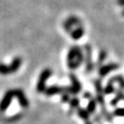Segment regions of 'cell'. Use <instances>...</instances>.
I'll use <instances>...</instances> for the list:
<instances>
[{
	"label": "cell",
	"mask_w": 124,
	"mask_h": 124,
	"mask_svg": "<svg viewBox=\"0 0 124 124\" xmlns=\"http://www.w3.org/2000/svg\"><path fill=\"white\" fill-rule=\"evenodd\" d=\"M93 85L95 87L96 91V101H97V104H99L101 108V115L103 116V118L105 119L107 122H113L114 116L112 113L108 112L107 110L106 104H105V98H104V93H103V88L102 85V80L100 78H97L93 81Z\"/></svg>",
	"instance_id": "6da1fadb"
},
{
	"label": "cell",
	"mask_w": 124,
	"mask_h": 124,
	"mask_svg": "<svg viewBox=\"0 0 124 124\" xmlns=\"http://www.w3.org/2000/svg\"><path fill=\"white\" fill-rule=\"evenodd\" d=\"M53 74V71L50 68H45L42 72L40 73L38 81L36 85V91L38 93H43L46 89V82L50 78Z\"/></svg>",
	"instance_id": "7a4b0ae2"
},
{
	"label": "cell",
	"mask_w": 124,
	"mask_h": 124,
	"mask_svg": "<svg viewBox=\"0 0 124 124\" xmlns=\"http://www.w3.org/2000/svg\"><path fill=\"white\" fill-rule=\"evenodd\" d=\"M85 49V72L90 73L94 70V63L92 60V48L90 44H85L84 46Z\"/></svg>",
	"instance_id": "3957f363"
},
{
	"label": "cell",
	"mask_w": 124,
	"mask_h": 124,
	"mask_svg": "<svg viewBox=\"0 0 124 124\" xmlns=\"http://www.w3.org/2000/svg\"><path fill=\"white\" fill-rule=\"evenodd\" d=\"M69 78L71 80L72 85L68 86V91L71 95H78L80 91H82V85L80 83V81L78 80V78H77V76L73 73L69 74Z\"/></svg>",
	"instance_id": "277c9868"
},
{
	"label": "cell",
	"mask_w": 124,
	"mask_h": 124,
	"mask_svg": "<svg viewBox=\"0 0 124 124\" xmlns=\"http://www.w3.org/2000/svg\"><path fill=\"white\" fill-rule=\"evenodd\" d=\"M76 47V56L73 62H72L70 65H68V67L71 70H76L79 67L83 62L85 61V54H84L83 49L79 46H75Z\"/></svg>",
	"instance_id": "5b68a950"
},
{
	"label": "cell",
	"mask_w": 124,
	"mask_h": 124,
	"mask_svg": "<svg viewBox=\"0 0 124 124\" xmlns=\"http://www.w3.org/2000/svg\"><path fill=\"white\" fill-rule=\"evenodd\" d=\"M13 94L14 97L17 99L18 103L23 108H27L29 106V101L26 97L25 93L23 92V91L22 89H14L13 90Z\"/></svg>",
	"instance_id": "8992f818"
},
{
	"label": "cell",
	"mask_w": 124,
	"mask_h": 124,
	"mask_svg": "<svg viewBox=\"0 0 124 124\" xmlns=\"http://www.w3.org/2000/svg\"><path fill=\"white\" fill-rule=\"evenodd\" d=\"M120 68V65L115 62H110L108 63L106 65H102L100 67L98 68V74L101 78L105 77L106 75H108L109 72L116 71Z\"/></svg>",
	"instance_id": "52a82bcc"
},
{
	"label": "cell",
	"mask_w": 124,
	"mask_h": 124,
	"mask_svg": "<svg viewBox=\"0 0 124 124\" xmlns=\"http://www.w3.org/2000/svg\"><path fill=\"white\" fill-rule=\"evenodd\" d=\"M13 97H14L13 90H9V91H7L4 93L2 100L0 101V112L1 113L5 112L6 109L10 107Z\"/></svg>",
	"instance_id": "ba28073f"
},
{
	"label": "cell",
	"mask_w": 124,
	"mask_h": 124,
	"mask_svg": "<svg viewBox=\"0 0 124 124\" xmlns=\"http://www.w3.org/2000/svg\"><path fill=\"white\" fill-rule=\"evenodd\" d=\"M63 88L64 86H60V85H50L48 87H46L44 91V94L46 97H52L54 95H57V94H60L63 91Z\"/></svg>",
	"instance_id": "9c48e42d"
},
{
	"label": "cell",
	"mask_w": 124,
	"mask_h": 124,
	"mask_svg": "<svg viewBox=\"0 0 124 124\" xmlns=\"http://www.w3.org/2000/svg\"><path fill=\"white\" fill-rule=\"evenodd\" d=\"M115 93H116V97H115L114 98L111 99L110 103H109V104L113 107H116V105L118 104V103L121 100H124V91L123 90L120 89V88H118L117 90L116 89Z\"/></svg>",
	"instance_id": "30bf717a"
},
{
	"label": "cell",
	"mask_w": 124,
	"mask_h": 124,
	"mask_svg": "<svg viewBox=\"0 0 124 124\" xmlns=\"http://www.w3.org/2000/svg\"><path fill=\"white\" fill-rule=\"evenodd\" d=\"M22 58L20 57H15V58L12 60L11 63L9 65V68H10V73H15L19 70L20 66H22Z\"/></svg>",
	"instance_id": "8fae6325"
},
{
	"label": "cell",
	"mask_w": 124,
	"mask_h": 124,
	"mask_svg": "<svg viewBox=\"0 0 124 124\" xmlns=\"http://www.w3.org/2000/svg\"><path fill=\"white\" fill-rule=\"evenodd\" d=\"M69 103V110H68V114L72 115L78 108H79L80 100L78 97H71V99H70L69 103Z\"/></svg>",
	"instance_id": "7c38bea8"
},
{
	"label": "cell",
	"mask_w": 124,
	"mask_h": 124,
	"mask_svg": "<svg viewBox=\"0 0 124 124\" xmlns=\"http://www.w3.org/2000/svg\"><path fill=\"white\" fill-rule=\"evenodd\" d=\"M108 83H117L119 85V88L124 91V76H122V74H118V75H115L113 77H111L108 79Z\"/></svg>",
	"instance_id": "4fadbf2b"
},
{
	"label": "cell",
	"mask_w": 124,
	"mask_h": 124,
	"mask_svg": "<svg viewBox=\"0 0 124 124\" xmlns=\"http://www.w3.org/2000/svg\"><path fill=\"white\" fill-rule=\"evenodd\" d=\"M84 34H85V29L84 26H82V27H76V29L71 32L70 35L73 40H79L84 35Z\"/></svg>",
	"instance_id": "5bb4252c"
},
{
	"label": "cell",
	"mask_w": 124,
	"mask_h": 124,
	"mask_svg": "<svg viewBox=\"0 0 124 124\" xmlns=\"http://www.w3.org/2000/svg\"><path fill=\"white\" fill-rule=\"evenodd\" d=\"M107 56H108V53H107V51L104 50V49H102V50L99 52L98 58H97V63H96V66L99 68L102 65H103V62L106 60Z\"/></svg>",
	"instance_id": "9a60e30c"
},
{
	"label": "cell",
	"mask_w": 124,
	"mask_h": 124,
	"mask_svg": "<svg viewBox=\"0 0 124 124\" xmlns=\"http://www.w3.org/2000/svg\"><path fill=\"white\" fill-rule=\"evenodd\" d=\"M77 114H78V116H79V118H81L82 120H84V121L90 120V118H91V114L88 112L86 108H77Z\"/></svg>",
	"instance_id": "2e32d148"
},
{
	"label": "cell",
	"mask_w": 124,
	"mask_h": 124,
	"mask_svg": "<svg viewBox=\"0 0 124 124\" xmlns=\"http://www.w3.org/2000/svg\"><path fill=\"white\" fill-rule=\"evenodd\" d=\"M70 99H71V94L68 91V86H64L63 91L60 93V100L62 103H69Z\"/></svg>",
	"instance_id": "e0dca14e"
},
{
	"label": "cell",
	"mask_w": 124,
	"mask_h": 124,
	"mask_svg": "<svg viewBox=\"0 0 124 124\" xmlns=\"http://www.w3.org/2000/svg\"><path fill=\"white\" fill-rule=\"evenodd\" d=\"M66 22L67 23H69L71 26H76V27H82L83 26L81 20L78 17H77V16H72L68 17L66 20Z\"/></svg>",
	"instance_id": "ac0fdd59"
},
{
	"label": "cell",
	"mask_w": 124,
	"mask_h": 124,
	"mask_svg": "<svg viewBox=\"0 0 124 124\" xmlns=\"http://www.w3.org/2000/svg\"><path fill=\"white\" fill-rule=\"evenodd\" d=\"M75 56H76V47H75V46H73L68 50L67 56H66L67 66L71 64L72 62H73V60H75Z\"/></svg>",
	"instance_id": "d6986e66"
},
{
	"label": "cell",
	"mask_w": 124,
	"mask_h": 124,
	"mask_svg": "<svg viewBox=\"0 0 124 124\" xmlns=\"http://www.w3.org/2000/svg\"><path fill=\"white\" fill-rule=\"evenodd\" d=\"M97 101H96L95 98H91L89 99V103L87 104V107H86V109L87 111L90 113V114H94L96 111V108H97Z\"/></svg>",
	"instance_id": "ffe728a7"
},
{
	"label": "cell",
	"mask_w": 124,
	"mask_h": 124,
	"mask_svg": "<svg viewBox=\"0 0 124 124\" xmlns=\"http://www.w3.org/2000/svg\"><path fill=\"white\" fill-rule=\"evenodd\" d=\"M115 91H116V87H115L114 84L107 83V85H105V87L103 88L104 95H110L112 93H115Z\"/></svg>",
	"instance_id": "44dd1931"
},
{
	"label": "cell",
	"mask_w": 124,
	"mask_h": 124,
	"mask_svg": "<svg viewBox=\"0 0 124 124\" xmlns=\"http://www.w3.org/2000/svg\"><path fill=\"white\" fill-rule=\"evenodd\" d=\"M0 74L1 75H9V74H10L9 66L4 64V63H0Z\"/></svg>",
	"instance_id": "7402d4cb"
},
{
	"label": "cell",
	"mask_w": 124,
	"mask_h": 124,
	"mask_svg": "<svg viewBox=\"0 0 124 124\" xmlns=\"http://www.w3.org/2000/svg\"><path fill=\"white\" fill-rule=\"evenodd\" d=\"M114 116H119V117H124V108H115L112 112Z\"/></svg>",
	"instance_id": "603a6c76"
},
{
	"label": "cell",
	"mask_w": 124,
	"mask_h": 124,
	"mask_svg": "<svg viewBox=\"0 0 124 124\" xmlns=\"http://www.w3.org/2000/svg\"><path fill=\"white\" fill-rule=\"evenodd\" d=\"M103 116L101 114H95L94 117H93V123L97 124H102V120H103Z\"/></svg>",
	"instance_id": "cb8c5ba5"
},
{
	"label": "cell",
	"mask_w": 124,
	"mask_h": 124,
	"mask_svg": "<svg viewBox=\"0 0 124 124\" xmlns=\"http://www.w3.org/2000/svg\"><path fill=\"white\" fill-rule=\"evenodd\" d=\"M21 116H22V114H16V115H15V116H10L9 121H10V122H15V121L19 120V119L21 118Z\"/></svg>",
	"instance_id": "d4e9b609"
},
{
	"label": "cell",
	"mask_w": 124,
	"mask_h": 124,
	"mask_svg": "<svg viewBox=\"0 0 124 124\" xmlns=\"http://www.w3.org/2000/svg\"><path fill=\"white\" fill-rule=\"evenodd\" d=\"M83 97H85V99H88V100H89V99L92 98V94H91V92H89V91H86V92L84 93Z\"/></svg>",
	"instance_id": "484cf974"
},
{
	"label": "cell",
	"mask_w": 124,
	"mask_h": 124,
	"mask_svg": "<svg viewBox=\"0 0 124 124\" xmlns=\"http://www.w3.org/2000/svg\"><path fill=\"white\" fill-rule=\"evenodd\" d=\"M116 3H117V4H118L119 6H121V7H124V0H117Z\"/></svg>",
	"instance_id": "4316f807"
},
{
	"label": "cell",
	"mask_w": 124,
	"mask_h": 124,
	"mask_svg": "<svg viewBox=\"0 0 124 124\" xmlns=\"http://www.w3.org/2000/svg\"><path fill=\"white\" fill-rule=\"evenodd\" d=\"M85 124H93V122H91V120H87V121H85Z\"/></svg>",
	"instance_id": "83f0119b"
},
{
	"label": "cell",
	"mask_w": 124,
	"mask_h": 124,
	"mask_svg": "<svg viewBox=\"0 0 124 124\" xmlns=\"http://www.w3.org/2000/svg\"><path fill=\"white\" fill-rule=\"evenodd\" d=\"M122 16H124V10H122Z\"/></svg>",
	"instance_id": "f1b7e54d"
}]
</instances>
